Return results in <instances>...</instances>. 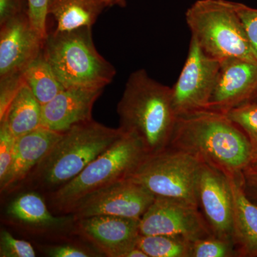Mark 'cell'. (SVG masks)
I'll use <instances>...</instances> for the list:
<instances>
[{
	"label": "cell",
	"mask_w": 257,
	"mask_h": 257,
	"mask_svg": "<svg viewBox=\"0 0 257 257\" xmlns=\"http://www.w3.org/2000/svg\"><path fill=\"white\" fill-rule=\"evenodd\" d=\"M202 165L190 154L168 146L147 155L128 179L141 184L156 197L199 207L197 186Z\"/></svg>",
	"instance_id": "52a82bcc"
},
{
	"label": "cell",
	"mask_w": 257,
	"mask_h": 257,
	"mask_svg": "<svg viewBox=\"0 0 257 257\" xmlns=\"http://www.w3.org/2000/svg\"><path fill=\"white\" fill-rule=\"evenodd\" d=\"M143 143L133 133L123 134L114 145L92 161L78 176L47 193L52 210L68 214L88 196L128 179L147 156Z\"/></svg>",
	"instance_id": "5b68a950"
},
{
	"label": "cell",
	"mask_w": 257,
	"mask_h": 257,
	"mask_svg": "<svg viewBox=\"0 0 257 257\" xmlns=\"http://www.w3.org/2000/svg\"><path fill=\"white\" fill-rule=\"evenodd\" d=\"M123 134L120 127H108L94 119L75 125L62 134L23 184L33 190L54 192L78 176Z\"/></svg>",
	"instance_id": "3957f363"
},
{
	"label": "cell",
	"mask_w": 257,
	"mask_h": 257,
	"mask_svg": "<svg viewBox=\"0 0 257 257\" xmlns=\"http://www.w3.org/2000/svg\"><path fill=\"white\" fill-rule=\"evenodd\" d=\"M244 133L251 144L253 155L257 152V104L248 101L225 113Z\"/></svg>",
	"instance_id": "603a6c76"
},
{
	"label": "cell",
	"mask_w": 257,
	"mask_h": 257,
	"mask_svg": "<svg viewBox=\"0 0 257 257\" xmlns=\"http://www.w3.org/2000/svg\"><path fill=\"white\" fill-rule=\"evenodd\" d=\"M17 138L5 125L0 124V183L9 172L14 157Z\"/></svg>",
	"instance_id": "484cf974"
},
{
	"label": "cell",
	"mask_w": 257,
	"mask_h": 257,
	"mask_svg": "<svg viewBox=\"0 0 257 257\" xmlns=\"http://www.w3.org/2000/svg\"><path fill=\"white\" fill-rule=\"evenodd\" d=\"M47 254L53 257H88L96 256L95 253L86 248L74 244H62L47 248Z\"/></svg>",
	"instance_id": "4dcf8cb0"
},
{
	"label": "cell",
	"mask_w": 257,
	"mask_h": 257,
	"mask_svg": "<svg viewBox=\"0 0 257 257\" xmlns=\"http://www.w3.org/2000/svg\"><path fill=\"white\" fill-rule=\"evenodd\" d=\"M236 9L257 57V9L239 3H236Z\"/></svg>",
	"instance_id": "f1b7e54d"
},
{
	"label": "cell",
	"mask_w": 257,
	"mask_h": 257,
	"mask_svg": "<svg viewBox=\"0 0 257 257\" xmlns=\"http://www.w3.org/2000/svg\"><path fill=\"white\" fill-rule=\"evenodd\" d=\"M23 78L42 106L64 89L43 50L24 70Z\"/></svg>",
	"instance_id": "44dd1931"
},
{
	"label": "cell",
	"mask_w": 257,
	"mask_h": 257,
	"mask_svg": "<svg viewBox=\"0 0 257 257\" xmlns=\"http://www.w3.org/2000/svg\"><path fill=\"white\" fill-rule=\"evenodd\" d=\"M50 0H28V15L30 23L35 31L44 40H46L48 32L47 20Z\"/></svg>",
	"instance_id": "4316f807"
},
{
	"label": "cell",
	"mask_w": 257,
	"mask_h": 257,
	"mask_svg": "<svg viewBox=\"0 0 257 257\" xmlns=\"http://www.w3.org/2000/svg\"><path fill=\"white\" fill-rule=\"evenodd\" d=\"M23 82V74L0 79V120L4 117Z\"/></svg>",
	"instance_id": "83f0119b"
},
{
	"label": "cell",
	"mask_w": 257,
	"mask_h": 257,
	"mask_svg": "<svg viewBox=\"0 0 257 257\" xmlns=\"http://www.w3.org/2000/svg\"><path fill=\"white\" fill-rule=\"evenodd\" d=\"M185 20L191 37L208 55L219 61L240 58L257 63L236 2L197 0L187 9Z\"/></svg>",
	"instance_id": "8992f818"
},
{
	"label": "cell",
	"mask_w": 257,
	"mask_h": 257,
	"mask_svg": "<svg viewBox=\"0 0 257 257\" xmlns=\"http://www.w3.org/2000/svg\"><path fill=\"white\" fill-rule=\"evenodd\" d=\"M169 146L229 177H241L253 155L244 133L225 113L209 109L179 116Z\"/></svg>",
	"instance_id": "6da1fadb"
},
{
	"label": "cell",
	"mask_w": 257,
	"mask_h": 257,
	"mask_svg": "<svg viewBox=\"0 0 257 257\" xmlns=\"http://www.w3.org/2000/svg\"><path fill=\"white\" fill-rule=\"evenodd\" d=\"M43 52L64 89H104L116 75L96 50L91 28L48 33Z\"/></svg>",
	"instance_id": "277c9868"
},
{
	"label": "cell",
	"mask_w": 257,
	"mask_h": 257,
	"mask_svg": "<svg viewBox=\"0 0 257 257\" xmlns=\"http://www.w3.org/2000/svg\"><path fill=\"white\" fill-rule=\"evenodd\" d=\"M42 107L24 81L0 124L5 125L18 139L41 127Z\"/></svg>",
	"instance_id": "d6986e66"
},
{
	"label": "cell",
	"mask_w": 257,
	"mask_h": 257,
	"mask_svg": "<svg viewBox=\"0 0 257 257\" xmlns=\"http://www.w3.org/2000/svg\"><path fill=\"white\" fill-rule=\"evenodd\" d=\"M141 235H171L191 241L212 236L199 208L168 198L156 197L140 221Z\"/></svg>",
	"instance_id": "30bf717a"
},
{
	"label": "cell",
	"mask_w": 257,
	"mask_h": 257,
	"mask_svg": "<svg viewBox=\"0 0 257 257\" xmlns=\"http://www.w3.org/2000/svg\"><path fill=\"white\" fill-rule=\"evenodd\" d=\"M239 256L234 243L209 236L192 241L190 257H234Z\"/></svg>",
	"instance_id": "cb8c5ba5"
},
{
	"label": "cell",
	"mask_w": 257,
	"mask_h": 257,
	"mask_svg": "<svg viewBox=\"0 0 257 257\" xmlns=\"http://www.w3.org/2000/svg\"><path fill=\"white\" fill-rule=\"evenodd\" d=\"M26 12L28 0H0V25Z\"/></svg>",
	"instance_id": "f546056e"
},
{
	"label": "cell",
	"mask_w": 257,
	"mask_h": 257,
	"mask_svg": "<svg viewBox=\"0 0 257 257\" xmlns=\"http://www.w3.org/2000/svg\"><path fill=\"white\" fill-rule=\"evenodd\" d=\"M140 221L117 216H92L76 220V229L104 256L148 257L137 245Z\"/></svg>",
	"instance_id": "8fae6325"
},
{
	"label": "cell",
	"mask_w": 257,
	"mask_h": 257,
	"mask_svg": "<svg viewBox=\"0 0 257 257\" xmlns=\"http://www.w3.org/2000/svg\"><path fill=\"white\" fill-rule=\"evenodd\" d=\"M107 8L104 0H50L48 15L57 23V32L92 28Z\"/></svg>",
	"instance_id": "ac0fdd59"
},
{
	"label": "cell",
	"mask_w": 257,
	"mask_h": 257,
	"mask_svg": "<svg viewBox=\"0 0 257 257\" xmlns=\"http://www.w3.org/2000/svg\"><path fill=\"white\" fill-rule=\"evenodd\" d=\"M8 214L15 220L34 226H54L65 219L54 216L41 196L35 192L24 193L17 197L8 207Z\"/></svg>",
	"instance_id": "ffe728a7"
},
{
	"label": "cell",
	"mask_w": 257,
	"mask_h": 257,
	"mask_svg": "<svg viewBox=\"0 0 257 257\" xmlns=\"http://www.w3.org/2000/svg\"><path fill=\"white\" fill-rule=\"evenodd\" d=\"M241 177H227L232 194L233 242L239 256H257V204L245 194Z\"/></svg>",
	"instance_id": "e0dca14e"
},
{
	"label": "cell",
	"mask_w": 257,
	"mask_h": 257,
	"mask_svg": "<svg viewBox=\"0 0 257 257\" xmlns=\"http://www.w3.org/2000/svg\"><path fill=\"white\" fill-rule=\"evenodd\" d=\"M103 89H64L42 107V127L63 134L92 119L94 103Z\"/></svg>",
	"instance_id": "9a60e30c"
},
{
	"label": "cell",
	"mask_w": 257,
	"mask_h": 257,
	"mask_svg": "<svg viewBox=\"0 0 257 257\" xmlns=\"http://www.w3.org/2000/svg\"><path fill=\"white\" fill-rule=\"evenodd\" d=\"M257 92V63L240 58L220 61L208 109L226 113L249 101Z\"/></svg>",
	"instance_id": "5bb4252c"
},
{
	"label": "cell",
	"mask_w": 257,
	"mask_h": 257,
	"mask_svg": "<svg viewBox=\"0 0 257 257\" xmlns=\"http://www.w3.org/2000/svg\"><path fill=\"white\" fill-rule=\"evenodd\" d=\"M241 182L243 191L248 199L257 204V174L243 172Z\"/></svg>",
	"instance_id": "1f68e13d"
},
{
	"label": "cell",
	"mask_w": 257,
	"mask_h": 257,
	"mask_svg": "<svg viewBox=\"0 0 257 257\" xmlns=\"http://www.w3.org/2000/svg\"><path fill=\"white\" fill-rule=\"evenodd\" d=\"M0 256L35 257V248L25 240L18 239L9 231L2 230L0 234Z\"/></svg>",
	"instance_id": "d4e9b609"
},
{
	"label": "cell",
	"mask_w": 257,
	"mask_h": 257,
	"mask_svg": "<svg viewBox=\"0 0 257 257\" xmlns=\"http://www.w3.org/2000/svg\"><path fill=\"white\" fill-rule=\"evenodd\" d=\"M0 27V79L23 74L43 50L45 40L32 27L28 12Z\"/></svg>",
	"instance_id": "4fadbf2b"
},
{
	"label": "cell",
	"mask_w": 257,
	"mask_h": 257,
	"mask_svg": "<svg viewBox=\"0 0 257 257\" xmlns=\"http://www.w3.org/2000/svg\"><path fill=\"white\" fill-rule=\"evenodd\" d=\"M119 126L143 143L147 155L158 153L170 145L177 116L172 88L139 69L128 76L117 104Z\"/></svg>",
	"instance_id": "7a4b0ae2"
},
{
	"label": "cell",
	"mask_w": 257,
	"mask_h": 257,
	"mask_svg": "<svg viewBox=\"0 0 257 257\" xmlns=\"http://www.w3.org/2000/svg\"><path fill=\"white\" fill-rule=\"evenodd\" d=\"M197 197L199 208L212 234L233 242L232 194L227 177L202 163Z\"/></svg>",
	"instance_id": "7c38bea8"
},
{
	"label": "cell",
	"mask_w": 257,
	"mask_h": 257,
	"mask_svg": "<svg viewBox=\"0 0 257 257\" xmlns=\"http://www.w3.org/2000/svg\"><path fill=\"white\" fill-rule=\"evenodd\" d=\"M155 197L141 184L124 179L93 193L74 207V221L96 215L141 219Z\"/></svg>",
	"instance_id": "9c48e42d"
},
{
	"label": "cell",
	"mask_w": 257,
	"mask_h": 257,
	"mask_svg": "<svg viewBox=\"0 0 257 257\" xmlns=\"http://www.w3.org/2000/svg\"><path fill=\"white\" fill-rule=\"evenodd\" d=\"M191 243L182 236L140 234L137 245L148 257H190Z\"/></svg>",
	"instance_id": "7402d4cb"
},
{
	"label": "cell",
	"mask_w": 257,
	"mask_h": 257,
	"mask_svg": "<svg viewBox=\"0 0 257 257\" xmlns=\"http://www.w3.org/2000/svg\"><path fill=\"white\" fill-rule=\"evenodd\" d=\"M107 8L118 6L120 8H124L126 5V0H104Z\"/></svg>",
	"instance_id": "836d02e7"
},
{
	"label": "cell",
	"mask_w": 257,
	"mask_h": 257,
	"mask_svg": "<svg viewBox=\"0 0 257 257\" xmlns=\"http://www.w3.org/2000/svg\"><path fill=\"white\" fill-rule=\"evenodd\" d=\"M243 172H248V173L257 174V152L253 154L251 157V161L246 167V170Z\"/></svg>",
	"instance_id": "d6a6232c"
},
{
	"label": "cell",
	"mask_w": 257,
	"mask_h": 257,
	"mask_svg": "<svg viewBox=\"0 0 257 257\" xmlns=\"http://www.w3.org/2000/svg\"><path fill=\"white\" fill-rule=\"evenodd\" d=\"M62 135L41 126L17 139L11 167L0 183L1 192H9L21 186Z\"/></svg>",
	"instance_id": "2e32d148"
},
{
	"label": "cell",
	"mask_w": 257,
	"mask_h": 257,
	"mask_svg": "<svg viewBox=\"0 0 257 257\" xmlns=\"http://www.w3.org/2000/svg\"><path fill=\"white\" fill-rule=\"evenodd\" d=\"M220 68V61L208 55L191 37L188 54L172 87L177 116L207 109Z\"/></svg>",
	"instance_id": "ba28073f"
}]
</instances>
